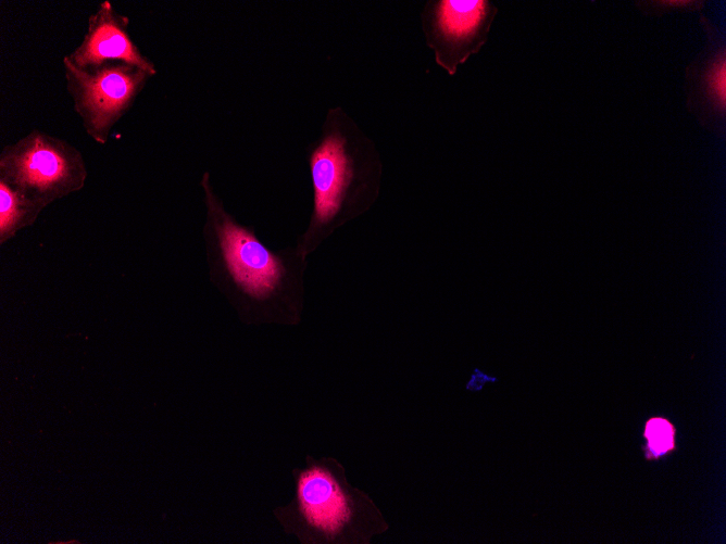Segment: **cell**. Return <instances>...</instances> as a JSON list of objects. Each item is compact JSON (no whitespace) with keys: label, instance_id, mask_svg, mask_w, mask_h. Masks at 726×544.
<instances>
[{"label":"cell","instance_id":"1","mask_svg":"<svg viewBox=\"0 0 726 544\" xmlns=\"http://www.w3.org/2000/svg\"><path fill=\"white\" fill-rule=\"evenodd\" d=\"M87 177L80 150L40 129H32L0 151V180L45 207L80 191Z\"/></svg>","mask_w":726,"mask_h":544},{"label":"cell","instance_id":"2","mask_svg":"<svg viewBox=\"0 0 726 544\" xmlns=\"http://www.w3.org/2000/svg\"><path fill=\"white\" fill-rule=\"evenodd\" d=\"M65 89L85 132L105 144L114 126L133 107L154 76L135 65L112 62L82 68L62 59Z\"/></svg>","mask_w":726,"mask_h":544},{"label":"cell","instance_id":"3","mask_svg":"<svg viewBox=\"0 0 726 544\" xmlns=\"http://www.w3.org/2000/svg\"><path fill=\"white\" fill-rule=\"evenodd\" d=\"M202 186L211 228L225 269L236 286L251 298L268 296L284 275L280 261L249 229L238 225L224 211L210 188L208 174Z\"/></svg>","mask_w":726,"mask_h":544},{"label":"cell","instance_id":"4","mask_svg":"<svg viewBox=\"0 0 726 544\" xmlns=\"http://www.w3.org/2000/svg\"><path fill=\"white\" fill-rule=\"evenodd\" d=\"M490 5L484 0H430L422 13L426 45L436 63L454 75L484 43Z\"/></svg>","mask_w":726,"mask_h":544},{"label":"cell","instance_id":"5","mask_svg":"<svg viewBox=\"0 0 726 544\" xmlns=\"http://www.w3.org/2000/svg\"><path fill=\"white\" fill-rule=\"evenodd\" d=\"M129 23V17L118 12L111 1H100L87 18L86 33L80 42L64 56L82 68L121 62L155 75V64L134 41Z\"/></svg>","mask_w":726,"mask_h":544},{"label":"cell","instance_id":"6","mask_svg":"<svg viewBox=\"0 0 726 544\" xmlns=\"http://www.w3.org/2000/svg\"><path fill=\"white\" fill-rule=\"evenodd\" d=\"M315 194V218L324 225L340 211L353 178L348 138L340 129L330 130L311 157Z\"/></svg>","mask_w":726,"mask_h":544},{"label":"cell","instance_id":"7","mask_svg":"<svg viewBox=\"0 0 726 544\" xmlns=\"http://www.w3.org/2000/svg\"><path fill=\"white\" fill-rule=\"evenodd\" d=\"M297 499L304 523L327 536L338 534L353 515L347 492L331 472L320 466L301 472Z\"/></svg>","mask_w":726,"mask_h":544},{"label":"cell","instance_id":"8","mask_svg":"<svg viewBox=\"0 0 726 544\" xmlns=\"http://www.w3.org/2000/svg\"><path fill=\"white\" fill-rule=\"evenodd\" d=\"M46 207L0 180V244L35 224Z\"/></svg>","mask_w":726,"mask_h":544},{"label":"cell","instance_id":"9","mask_svg":"<svg viewBox=\"0 0 726 544\" xmlns=\"http://www.w3.org/2000/svg\"><path fill=\"white\" fill-rule=\"evenodd\" d=\"M676 426L666 417L654 416L644 422L641 447L647 461L660 460L677 451Z\"/></svg>","mask_w":726,"mask_h":544},{"label":"cell","instance_id":"10","mask_svg":"<svg viewBox=\"0 0 726 544\" xmlns=\"http://www.w3.org/2000/svg\"><path fill=\"white\" fill-rule=\"evenodd\" d=\"M726 71H725V62L721 64L714 72L712 76V88L716 96L722 100V102H725V96H726Z\"/></svg>","mask_w":726,"mask_h":544}]
</instances>
